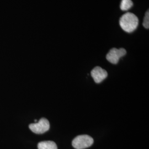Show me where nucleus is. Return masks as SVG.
I'll use <instances>...</instances> for the list:
<instances>
[{
	"mask_svg": "<svg viewBox=\"0 0 149 149\" xmlns=\"http://www.w3.org/2000/svg\"><path fill=\"white\" fill-rule=\"evenodd\" d=\"M38 149H58L57 145L52 141H44L38 144Z\"/></svg>",
	"mask_w": 149,
	"mask_h": 149,
	"instance_id": "6",
	"label": "nucleus"
},
{
	"mask_svg": "<svg viewBox=\"0 0 149 149\" xmlns=\"http://www.w3.org/2000/svg\"><path fill=\"white\" fill-rule=\"evenodd\" d=\"M133 6V3L131 0H122L120 7L122 11H127Z\"/></svg>",
	"mask_w": 149,
	"mask_h": 149,
	"instance_id": "7",
	"label": "nucleus"
},
{
	"mask_svg": "<svg viewBox=\"0 0 149 149\" xmlns=\"http://www.w3.org/2000/svg\"><path fill=\"white\" fill-rule=\"evenodd\" d=\"M119 24L123 31L132 33L138 26V18L133 13L128 12L120 17Z\"/></svg>",
	"mask_w": 149,
	"mask_h": 149,
	"instance_id": "1",
	"label": "nucleus"
},
{
	"mask_svg": "<svg viewBox=\"0 0 149 149\" xmlns=\"http://www.w3.org/2000/svg\"><path fill=\"white\" fill-rule=\"evenodd\" d=\"M127 51L124 48H112L107 54L106 59L111 63L117 64L120 58L125 55Z\"/></svg>",
	"mask_w": 149,
	"mask_h": 149,
	"instance_id": "4",
	"label": "nucleus"
},
{
	"mask_svg": "<svg viewBox=\"0 0 149 149\" xmlns=\"http://www.w3.org/2000/svg\"><path fill=\"white\" fill-rule=\"evenodd\" d=\"M143 26L146 29H149V10L146 11L145 13V16L144 17Z\"/></svg>",
	"mask_w": 149,
	"mask_h": 149,
	"instance_id": "8",
	"label": "nucleus"
},
{
	"mask_svg": "<svg viewBox=\"0 0 149 149\" xmlns=\"http://www.w3.org/2000/svg\"><path fill=\"white\" fill-rule=\"evenodd\" d=\"M29 128L34 133L40 134L48 131L50 129V123L46 118H41L38 122L29 124Z\"/></svg>",
	"mask_w": 149,
	"mask_h": 149,
	"instance_id": "3",
	"label": "nucleus"
},
{
	"mask_svg": "<svg viewBox=\"0 0 149 149\" xmlns=\"http://www.w3.org/2000/svg\"><path fill=\"white\" fill-rule=\"evenodd\" d=\"M93 143V139L87 135H81L73 140L72 144L76 149H84L91 146Z\"/></svg>",
	"mask_w": 149,
	"mask_h": 149,
	"instance_id": "2",
	"label": "nucleus"
},
{
	"mask_svg": "<svg viewBox=\"0 0 149 149\" xmlns=\"http://www.w3.org/2000/svg\"><path fill=\"white\" fill-rule=\"evenodd\" d=\"M91 74L97 84L101 83L108 76V73L106 71L100 66H96L95 68L91 71Z\"/></svg>",
	"mask_w": 149,
	"mask_h": 149,
	"instance_id": "5",
	"label": "nucleus"
}]
</instances>
